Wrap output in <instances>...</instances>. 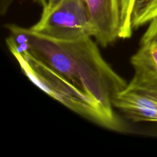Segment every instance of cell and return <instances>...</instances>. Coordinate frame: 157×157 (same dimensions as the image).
<instances>
[{
	"instance_id": "obj_1",
	"label": "cell",
	"mask_w": 157,
	"mask_h": 157,
	"mask_svg": "<svg viewBox=\"0 0 157 157\" xmlns=\"http://www.w3.org/2000/svg\"><path fill=\"white\" fill-rule=\"evenodd\" d=\"M12 55L28 79L51 98L99 126L113 131L124 130V125L117 117L107 113L93 97L70 80L31 55Z\"/></svg>"
},
{
	"instance_id": "obj_2",
	"label": "cell",
	"mask_w": 157,
	"mask_h": 157,
	"mask_svg": "<svg viewBox=\"0 0 157 157\" xmlns=\"http://www.w3.org/2000/svg\"><path fill=\"white\" fill-rule=\"evenodd\" d=\"M92 38L87 37L74 41H58L73 59L86 91L107 113L116 116L113 101L117 95L127 87L128 83L107 64Z\"/></svg>"
},
{
	"instance_id": "obj_3",
	"label": "cell",
	"mask_w": 157,
	"mask_h": 157,
	"mask_svg": "<svg viewBox=\"0 0 157 157\" xmlns=\"http://www.w3.org/2000/svg\"><path fill=\"white\" fill-rule=\"evenodd\" d=\"M32 30L59 41L94 37L95 29L84 0H63Z\"/></svg>"
},
{
	"instance_id": "obj_4",
	"label": "cell",
	"mask_w": 157,
	"mask_h": 157,
	"mask_svg": "<svg viewBox=\"0 0 157 157\" xmlns=\"http://www.w3.org/2000/svg\"><path fill=\"white\" fill-rule=\"evenodd\" d=\"M26 32L30 46L29 53L32 56L86 91L73 59L59 41L31 29H26Z\"/></svg>"
},
{
	"instance_id": "obj_5",
	"label": "cell",
	"mask_w": 157,
	"mask_h": 157,
	"mask_svg": "<svg viewBox=\"0 0 157 157\" xmlns=\"http://www.w3.org/2000/svg\"><path fill=\"white\" fill-rule=\"evenodd\" d=\"M130 63L134 74L126 89L157 98V44H140Z\"/></svg>"
},
{
	"instance_id": "obj_6",
	"label": "cell",
	"mask_w": 157,
	"mask_h": 157,
	"mask_svg": "<svg viewBox=\"0 0 157 157\" xmlns=\"http://www.w3.org/2000/svg\"><path fill=\"white\" fill-rule=\"evenodd\" d=\"M95 29L94 38L107 47L119 38L121 25L120 0H84Z\"/></svg>"
},
{
	"instance_id": "obj_7",
	"label": "cell",
	"mask_w": 157,
	"mask_h": 157,
	"mask_svg": "<svg viewBox=\"0 0 157 157\" xmlns=\"http://www.w3.org/2000/svg\"><path fill=\"white\" fill-rule=\"evenodd\" d=\"M119 38H129L140 26L157 18V0H120Z\"/></svg>"
},
{
	"instance_id": "obj_8",
	"label": "cell",
	"mask_w": 157,
	"mask_h": 157,
	"mask_svg": "<svg viewBox=\"0 0 157 157\" xmlns=\"http://www.w3.org/2000/svg\"><path fill=\"white\" fill-rule=\"evenodd\" d=\"M113 106L135 122H157V98L124 89Z\"/></svg>"
},
{
	"instance_id": "obj_9",
	"label": "cell",
	"mask_w": 157,
	"mask_h": 157,
	"mask_svg": "<svg viewBox=\"0 0 157 157\" xmlns=\"http://www.w3.org/2000/svg\"><path fill=\"white\" fill-rule=\"evenodd\" d=\"M150 42L157 44V18L149 23L148 29L140 39V44Z\"/></svg>"
},
{
	"instance_id": "obj_10",
	"label": "cell",
	"mask_w": 157,
	"mask_h": 157,
	"mask_svg": "<svg viewBox=\"0 0 157 157\" xmlns=\"http://www.w3.org/2000/svg\"><path fill=\"white\" fill-rule=\"evenodd\" d=\"M63 0H47L46 4L43 6L42 14L41 15V18L45 17L46 15H48L56 6H58Z\"/></svg>"
},
{
	"instance_id": "obj_11",
	"label": "cell",
	"mask_w": 157,
	"mask_h": 157,
	"mask_svg": "<svg viewBox=\"0 0 157 157\" xmlns=\"http://www.w3.org/2000/svg\"><path fill=\"white\" fill-rule=\"evenodd\" d=\"M14 0H0V14L4 15L9 10Z\"/></svg>"
},
{
	"instance_id": "obj_12",
	"label": "cell",
	"mask_w": 157,
	"mask_h": 157,
	"mask_svg": "<svg viewBox=\"0 0 157 157\" xmlns=\"http://www.w3.org/2000/svg\"><path fill=\"white\" fill-rule=\"evenodd\" d=\"M36 2H38L41 3V5H43V6H44V5L46 4V2H47V0H35Z\"/></svg>"
}]
</instances>
